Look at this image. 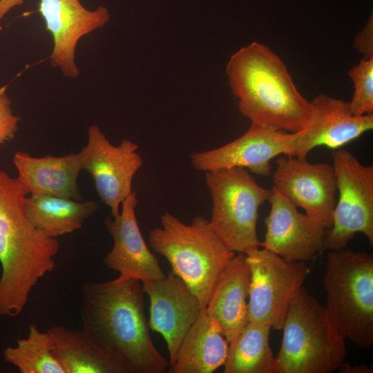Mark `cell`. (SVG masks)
<instances>
[{
    "label": "cell",
    "instance_id": "obj_13",
    "mask_svg": "<svg viewBox=\"0 0 373 373\" xmlns=\"http://www.w3.org/2000/svg\"><path fill=\"white\" fill-rule=\"evenodd\" d=\"M268 199L270 210L265 218L266 233L260 247L289 262L311 260L322 250L328 231L272 187Z\"/></svg>",
    "mask_w": 373,
    "mask_h": 373
},
{
    "label": "cell",
    "instance_id": "obj_28",
    "mask_svg": "<svg viewBox=\"0 0 373 373\" xmlns=\"http://www.w3.org/2000/svg\"><path fill=\"white\" fill-rule=\"evenodd\" d=\"M23 0H0V20H1L13 8L20 6Z\"/></svg>",
    "mask_w": 373,
    "mask_h": 373
},
{
    "label": "cell",
    "instance_id": "obj_5",
    "mask_svg": "<svg viewBox=\"0 0 373 373\" xmlns=\"http://www.w3.org/2000/svg\"><path fill=\"white\" fill-rule=\"evenodd\" d=\"M325 308L334 329L361 349L373 344V255L342 249L327 256Z\"/></svg>",
    "mask_w": 373,
    "mask_h": 373
},
{
    "label": "cell",
    "instance_id": "obj_27",
    "mask_svg": "<svg viewBox=\"0 0 373 373\" xmlns=\"http://www.w3.org/2000/svg\"><path fill=\"white\" fill-rule=\"evenodd\" d=\"M354 48L363 57H373V23L369 21L366 26L354 38Z\"/></svg>",
    "mask_w": 373,
    "mask_h": 373
},
{
    "label": "cell",
    "instance_id": "obj_23",
    "mask_svg": "<svg viewBox=\"0 0 373 373\" xmlns=\"http://www.w3.org/2000/svg\"><path fill=\"white\" fill-rule=\"evenodd\" d=\"M271 327L249 322L229 345L224 373H274L276 356L269 345Z\"/></svg>",
    "mask_w": 373,
    "mask_h": 373
},
{
    "label": "cell",
    "instance_id": "obj_24",
    "mask_svg": "<svg viewBox=\"0 0 373 373\" xmlns=\"http://www.w3.org/2000/svg\"><path fill=\"white\" fill-rule=\"evenodd\" d=\"M3 355L4 361L21 373H66L52 352L49 334L33 324L28 336L18 339L15 346L7 347Z\"/></svg>",
    "mask_w": 373,
    "mask_h": 373
},
{
    "label": "cell",
    "instance_id": "obj_20",
    "mask_svg": "<svg viewBox=\"0 0 373 373\" xmlns=\"http://www.w3.org/2000/svg\"><path fill=\"white\" fill-rule=\"evenodd\" d=\"M229 344L220 323L204 309L184 337L169 373H211L224 365Z\"/></svg>",
    "mask_w": 373,
    "mask_h": 373
},
{
    "label": "cell",
    "instance_id": "obj_26",
    "mask_svg": "<svg viewBox=\"0 0 373 373\" xmlns=\"http://www.w3.org/2000/svg\"><path fill=\"white\" fill-rule=\"evenodd\" d=\"M7 88V85L0 87V145L15 138L20 121V117L13 113Z\"/></svg>",
    "mask_w": 373,
    "mask_h": 373
},
{
    "label": "cell",
    "instance_id": "obj_10",
    "mask_svg": "<svg viewBox=\"0 0 373 373\" xmlns=\"http://www.w3.org/2000/svg\"><path fill=\"white\" fill-rule=\"evenodd\" d=\"M138 145L124 139L113 145L96 125L88 128V142L78 153L82 170L93 177L102 202L113 217L117 216L125 198L133 191V177L142 166Z\"/></svg>",
    "mask_w": 373,
    "mask_h": 373
},
{
    "label": "cell",
    "instance_id": "obj_3",
    "mask_svg": "<svg viewBox=\"0 0 373 373\" xmlns=\"http://www.w3.org/2000/svg\"><path fill=\"white\" fill-rule=\"evenodd\" d=\"M240 113L261 127L296 133L306 125L311 105L288 70L268 46L254 41L240 48L226 67Z\"/></svg>",
    "mask_w": 373,
    "mask_h": 373
},
{
    "label": "cell",
    "instance_id": "obj_16",
    "mask_svg": "<svg viewBox=\"0 0 373 373\" xmlns=\"http://www.w3.org/2000/svg\"><path fill=\"white\" fill-rule=\"evenodd\" d=\"M309 118L305 127L296 133L288 156L307 157L314 148H343L373 128V114L355 115L348 102L320 94L311 102Z\"/></svg>",
    "mask_w": 373,
    "mask_h": 373
},
{
    "label": "cell",
    "instance_id": "obj_29",
    "mask_svg": "<svg viewBox=\"0 0 373 373\" xmlns=\"http://www.w3.org/2000/svg\"><path fill=\"white\" fill-rule=\"evenodd\" d=\"M341 372L343 373H370L372 372V367L365 364L352 366L349 364L343 363L340 367Z\"/></svg>",
    "mask_w": 373,
    "mask_h": 373
},
{
    "label": "cell",
    "instance_id": "obj_4",
    "mask_svg": "<svg viewBox=\"0 0 373 373\" xmlns=\"http://www.w3.org/2000/svg\"><path fill=\"white\" fill-rule=\"evenodd\" d=\"M160 221L161 227L150 231L149 246L167 259L172 271L205 309L217 280L236 253L226 247L202 216L188 224L165 212Z\"/></svg>",
    "mask_w": 373,
    "mask_h": 373
},
{
    "label": "cell",
    "instance_id": "obj_6",
    "mask_svg": "<svg viewBox=\"0 0 373 373\" xmlns=\"http://www.w3.org/2000/svg\"><path fill=\"white\" fill-rule=\"evenodd\" d=\"M282 329L274 373H331L343 363L345 339L325 308L303 286L291 303Z\"/></svg>",
    "mask_w": 373,
    "mask_h": 373
},
{
    "label": "cell",
    "instance_id": "obj_8",
    "mask_svg": "<svg viewBox=\"0 0 373 373\" xmlns=\"http://www.w3.org/2000/svg\"><path fill=\"white\" fill-rule=\"evenodd\" d=\"M338 199L328 229L324 249L345 248L357 233L373 245V165L363 164L350 151L333 153Z\"/></svg>",
    "mask_w": 373,
    "mask_h": 373
},
{
    "label": "cell",
    "instance_id": "obj_14",
    "mask_svg": "<svg viewBox=\"0 0 373 373\" xmlns=\"http://www.w3.org/2000/svg\"><path fill=\"white\" fill-rule=\"evenodd\" d=\"M39 10L53 40L51 66L64 76L76 78L80 73L75 61L77 43L106 25L111 18L108 9L100 6L90 10L79 0H40Z\"/></svg>",
    "mask_w": 373,
    "mask_h": 373
},
{
    "label": "cell",
    "instance_id": "obj_17",
    "mask_svg": "<svg viewBox=\"0 0 373 373\" xmlns=\"http://www.w3.org/2000/svg\"><path fill=\"white\" fill-rule=\"evenodd\" d=\"M137 204V192L133 191L122 203L119 213L105 220L113 245L103 263L108 269L118 272L119 276L132 278L142 283L162 278L165 275L140 229L135 215Z\"/></svg>",
    "mask_w": 373,
    "mask_h": 373
},
{
    "label": "cell",
    "instance_id": "obj_11",
    "mask_svg": "<svg viewBox=\"0 0 373 373\" xmlns=\"http://www.w3.org/2000/svg\"><path fill=\"white\" fill-rule=\"evenodd\" d=\"M276 163L273 188L308 216L331 228L337 192L333 166L288 155Z\"/></svg>",
    "mask_w": 373,
    "mask_h": 373
},
{
    "label": "cell",
    "instance_id": "obj_21",
    "mask_svg": "<svg viewBox=\"0 0 373 373\" xmlns=\"http://www.w3.org/2000/svg\"><path fill=\"white\" fill-rule=\"evenodd\" d=\"M47 332L66 373H128L122 362L97 345L82 329L52 325Z\"/></svg>",
    "mask_w": 373,
    "mask_h": 373
},
{
    "label": "cell",
    "instance_id": "obj_9",
    "mask_svg": "<svg viewBox=\"0 0 373 373\" xmlns=\"http://www.w3.org/2000/svg\"><path fill=\"white\" fill-rule=\"evenodd\" d=\"M246 255L251 272L249 322L268 324L272 329L280 330L309 269L304 262H289L263 247Z\"/></svg>",
    "mask_w": 373,
    "mask_h": 373
},
{
    "label": "cell",
    "instance_id": "obj_1",
    "mask_svg": "<svg viewBox=\"0 0 373 373\" xmlns=\"http://www.w3.org/2000/svg\"><path fill=\"white\" fill-rule=\"evenodd\" d=\"M140 282L119 276L82 286V330L99 347L126 367L128 373H163L168 361L151 338Z\"/></svg>",
    "mask_w": 373,
    "mask_h": 373
},
{
    "label": "cell",
    "instance_id": "obj_12",
    "mask_svg": "<svg viewBox=\"0 0 373 373\" xmlns=\"http://www.w3.org/2000/svg\"><path fill=\"white\" fill-rule=\"evenodd\" d=\"M296 133L272 130L251 124L240 137L224 146L194 153L191 162L198 171L243 168L258 175L272 173L271 160L282 153L290 154Z\"/></svg>",
    "mask_w": 373,
    "mask_h": 373
},
{
    "label": "cell",
    "instance_id": "obj_18",
    "mask_svg": "<svg viewBox=\"0 0 373 373\" xmlns=\"http://www.w3.org/2000/svg\"><path fill=\"white\" fill-rule=\"evenodd\" d=\"M250 276L247 255L237 253L220 274L205 308L220 323L229 345L249 323Z\"/></svg>",
    "mask_w": 373,
    "mask_h": 373
},
{
    "label": "cell",
    "instance_id": "obj_25",
    "mask_svg": "<svg viewBox=\"0 0 373 373\" xmlns=\"http://www.w3.org/2000/svg\"><path fill=\"white\" fill-rule=\"evenodd\" d=\"M348 75L354 87L348 102L351 112L358 116L373 114V57H363Z\"/></svg>",
    "mask_w": 373,
    "mask_h": 373
},
{
    "label": "cell",
    "instance_id": "obj_19",
    "mask_svg": "<svg viewBox=\"0 0 373 373\" xmlns=\"http://www.w3.org/2000/svg\"><path fill=\"white\" fill-rule=\"evenodd\" d=\"M17 178L29 194H43L81 199L77 178L82 170L78 153L63 156L36 157L17 151L12 159Z\"/></svg>",
    "mask_w": 373,
    "mask_h": 373
},
{
    "label": "cell",
    "instance_id": "obj_15",
    "mask_svg": "<svg viewBox=\"0 0 373 373\" xmlns=\"http://www.w3.org/2000/svg\"><path fill=\"white\" fill-rule=\"evenodd\" d=\"M142 289L150 300L149 327L165 340L170 365L188 330L205 309L172 271L162 278L142 283Z\"/></svg>",
    "mask_w": 373,
    "mask_h": 373
},
{
    "label": "cell",
    "instance_id": "obj_7",
    "mask_svg": "<svg viewBox=\"0 0 373 373\" xmlns=\"http://www.w3.org/2000/svg\"><path fill=\"white\" fill-rule=\"evenodd\" d=\"M205 182L212 200L209 222L226 247L245 254L260 247L258 211L268 201L271 190L260 186L243 168L205 172Z\"/></svg>",
    "mask_w": 373,
    "mask_h": 373
},
{
    "label": "cell",
    "instance_id": "obj_22",
    "mask_svg": "<svg viewBox=\"0 0 373 373\" xmlns=\"http://www.w3.org/2000/svg\"><path fill=\"white\" fill-rule=\"evenodd\" d=\"M25 212L32 224L48 236L55 238L82 228L84 220L98 208L94 201L30 194L24 199Z\"/></svg>",
    "mask_w": 373,
    "mask_h": 373
},
{
    "label": "cell",
    "instance_id": "obj_2",
    "mask_svg": "<svg viewBox=\"0 0 373 373\" xmlns=\"http://www.w3.org/2000/svg\"><path fill=\"white\" fill-rule=\"evenodd\" d=\"M28 194L17 177L0 169V316H19L33 287L56 266L59 242L28 218L23 203Z\"/></svg>",
    "mask_w": 373,
    "mask_h": 373
}]
</instances>
